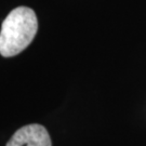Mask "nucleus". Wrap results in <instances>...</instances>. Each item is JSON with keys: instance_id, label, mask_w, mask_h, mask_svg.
<instances>
[{"instance_id": "1", "label": "nucleus", "mask_w": 146, "mask_h": 146, "mask_svg": "<svg viewBox=\"0 0 146 146\" xmlns=\"http://www.w3.org/2000/svg\"><path fill=\"white\" fill-rule=\"evenodd\" d=\"M38 31L35 11L27 7H19L5 17L0 31V54L5 58L15 56L25 50Z\"/></svg>"}, {"instance_id": "2", "label": "nucleus", "mask_w": 146, "mask_h": 146, "mask_svg": "<svg viewBox=\"0 0 146 146\" xmlns=\"http://www.w3.org/2000/svg\"><path fill=\"white\" fill-rule=\"evenodd\" d=\"M7 146H52L47 129L41 125L31 123L16 131Z\"/></svg>"}]
</instances>
